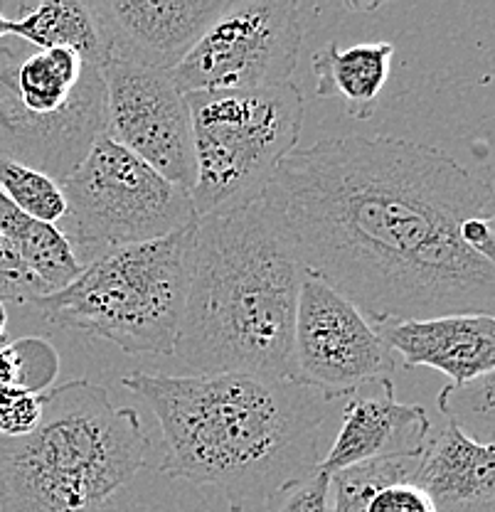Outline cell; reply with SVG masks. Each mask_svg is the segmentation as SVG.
<instances>
[{
	"label": "cell",
	"mask_w": 495,
	"mask_h": 512,
	"mask_svg": "<svg viewBox=\"0 0 495 512\" xmlns=\"http://www.w3.org/2000/svg\"><path fill=\"white\" fill-rule=\"evenodd\" d=\"M264 202L298 266L372 325L495 316V264L461 239L495 215L493 185L441 148L326 138L279 165Z\"/></svg>",
	"instance_id": "1"
},
{
	"label": "cell",
	"mask_w": 495,
	"mask_h": 512,
	"mask_svg": "<svg viewBox=\"0 0 495 512\" xmlns=\"http://www.w3.org/2000/svg\"><path fill=\"white\" fill-rule=\"evenodd\" d=\"M121 387L161 424V473L217 490L234 512L254 500L269 503L321 463L330 402L296 380L131 372Z\"/></svg>",
	"instance_id": "2"
},
{
	"label": "cell",
	"mask_w": 495,
	"mask_h": 512,
	"mask_svg": "<svg viewBox=\"0 0 495 512\" xmlns=\"http://www.w3.org/2000/svg\"><path fill=\"white\" fill-rule=\"evenodd\" d=\"M301 274L264 195L200 217L173 355L198 375L294 380Z\"/></svg>",
	"instance_id": "3"
},
{
	"label": "cell",
	"mask_w": 495,
	"mask_h": 512,
	"mask_svg": "<svg viewBox=\"0 0 495 512\" xmlns=\"http://www.w3.org/2000/svg\"><path fill=\"white\" fill-rule=\"evenodd\" d=\"M148 456L141 416L72 380L40 394L28 434H0V512H99Z\"/></svg>",
	"instance_id": "4"
},
{
	"label": "cell",
	"mask_w": 495,
	"mask_h": 512,
	"mask_svg": "<svg viewBox=\"0 0 495 512\" xmlns=\"http://www.w3.org/2000/svg\"><path fill=\"white\" fill-rule=\"evenodd\" d=\"M195 220L156 242L106 249L72 284L30 306L52 325L114 343L126 355H173L183 323Z\"/></svg>",
	"instance_id": "5"
},
{
	"label": "cell",
	"mask_w": 495,
	"mask_h": 512,
	"mask_svg": "<svg viewBox=\"0 0 495 512\" xmlns=\"http://www.w3.org/2000/svg\"><path fill=\"white\" fill-rule=\"evenodd\" d=\"M101 67L69 50L0 42V158L67 180L104 133Z\"/></svg>",
	"instance_id": "6"
},
{
	"label": "cell",
	"mask_w": 495,
	"mask_h": 512,
	"mask_svg": "<svg viewBox=\"0 0 495 512\" xmlns=\"http://www.w3.org/2000/svg\"><path fill=\"white\" fill-rule=\"evenodd\" d=\"M193 126L195 217L259 200L298 148L303 94L296 82L242 92L188 94Z\"/></svg>",
	"instance_id": "7"
},
{
	"label": "cell",
	"mask_w": 495,
	"mask_h": 512,
	"mask_svg": "<svg viewBox=\"0 0 495 512\" xmlns=\"http://www.w3.org/2000/svg\"><path fill=\"white\" fill-rule=\"evenodd\" d=\"M60 188L67 212L57 229L72 244L79 264L106 249L156 242L198 220L190 192L104 133Z\"/></svg>",
	"instance_id": "8"
},
{
	"label": "cell",
	"mask_w": 495,
	"mask_h": 512,
	"mask_svg": "<svg viewBox=\"0 0 495 512\" xmlns=\"http://www.w3.org/2000/svg\"><path fill=\"white\" fill-rule=\"evenodd\" d=\"M301 40L298 3L230 0L225 13L170 74L185 96L276 87L291 82Z\"/></svg>",
	"instance_id": "9"
},
{
	"label": "cell",
	"mask_w": 495,
	"mask_h": 512,
	"mask_svg": "<svg viewBox=\"0 0 495 512\" xmlns=\"http://www.w3.org/2000/svg\"><path fill=\"white\" fill-rule=\"evenodd\" d=\"M395 352L353 303L303 271L294 325V380L328 402L392 382Z\"/></svg>",
	"instance_id": "10"
},
{
	"label": "cell",
	"mask_w": 495,
	"mask_h": 512,
	"mask_svg": "<svg viewBox=\"0 0 495 512\" xmlns=\"http://www.w3.org/2000/svg\"><path fill=\"white\" fill-rule=\"evenodd\" d=\"M106 87L104 136L151 165L165 180L193 192L195 153L188 96L163 69L109 57L101 64Z\"/></svg>",
	"instance_id": "11"
},
{
	"label": "cell",
	"mask_w": 495,
	"mask_h": 512,
	"mask_svg": "<svg viewBox=\"0 0 495 512\" xmlns=\"http://www.w3.org/2000/svg\"><path fill=\"white\" fill-rule=\"evenodd\" d=\"M227 5L230 0H99L94 8L109 57L173 72Z\"/></svg>",
	"instance_id": "12"
},
{
	"label": "cell",
	"mask_w": 495,
	"mask_h": 512,
	"mask_svg": "<svg viewBox=\"0 0 495 512\" xmlns=\"http://www.w3.org/2000/svg\"><path fill=\"white\" fill-rule=\"evenodd\" d=\"M429 436L427 409L397 402L392 382L372 384L345 404L343 424L318 471L333 476L367 461L422 453Z\"/></svg>",
	"instance_id": "13"
},
{
	"label": "cell",
	"mask_w": 495,
	"mask_h": 512,
	"mask_svg": "<svg viewBox=\"0 0 495 512\" xmlns=\"http://www.w3.org/2000/svg\"><path fill=\"white\" fill-rule=\"evenodd\" d=\"M404 367H431L451 380L468 384L495 370V318L466 313L427 320L375 325Z\"/></svg>",
	"instance_id": "14"
},
{
	"label": "cell",
	"mask_w": 495,
	"mask_h": 512,
	"mask_svg": "<svg viewBox=\"0 0 495 512\" xmlns=\"http://www.w3.org/2000/svg\"><path fill=\"white\" fill-rule=\"evenodd\" d=\"M412 483L434 512H495V446L449 424L429 436Z\"/></svg>",
	"instance_id": "15"
},
{
	"label": "cell",
	"mask_w": 495,
	"mask_h": 512,
	"mask_svg": "<svg viewBox=\"0 0 495 512\" xmlns=\"http://www.w3.org/2000/svg\"><path fill=\"white\" fill-rule=\"evenodd\" d=\"M392 57L395 45L385 40L363 42L348 50H343L338 42H328L311 60L316 94L340 96L355 119H372L377 99L390 79Z\"/></svg>",
	"instance_id": "16"
},
{
	"label": "cell",
	"mask_w": 495,
	"mask_h": 512,
	"mask_svg": "<svg viewBox=\"0 0 495 512\" xmlns=\"http://www.w3.org/2000/svg\"><path fill=\"white\" fill-rule=\"evenodd\" d=\"M8 37L35 50H69L89 64L106 62V37L94 3L79 0H40L20 8L8 23Z\"/></svg>",
	"instance_id": "17"
},
{
	"label": "cell",
	"mask_w": 495,
	"mask_h": 512,
	"mask_svg": "<svg viewBox=\"0 0 495 512\" xmlns=\"http://www.w3.org/2000/svg\"><path fill=\"white\" fill-rule=\"evenodd\" d=\"M0 234L8 239L47 293L72 284L82 271L72 244L55 224L37 222L0 192Z\"/></svg>",
	"instance_id": "18"
},
{
	"label": "cell",
	"mask_w": 495,
	"mask_h": 512,
	"mask_svg": "<svg viewBox=\"0 0 495 512\" xmlns=\"http://www.w3.org/2000/svg\"><path fill=\"white\" fill-rule=\"evenodd\" d=\"M422 453L409 456H390L380 461H367L360 466H350L345 471L330 476V495H333V512H367V503L380 488L390 483L412 480L417 473Z\"/></svg>",
	"instance_id": "19"
},
{
	"label": "cell",
	"mask_w": 495,
	"mask_h": 512,
	"mask_svg": "<svg viewBox=\"0 0 495 512\" xmlns=\"http://www.w3.org/2000/svg\"><path fill=\"white\" fill-rule=\"evenodd\" d=\"M0 192L37 222L55 224L65 217L67 202L62 195L60 183L47 178L40 170L28 165L13 163V160L0 158Z\"/></svg>",
	"instance_id": "20"
},
{
	"label": "cell",
	"mask_w": 495,
	"mask_h": 512,
	"mask_svg": "<svg viewBox=\"0 0 495 512\" xmlns=\"http://www.w3.org/2000/svg\"><path fill=\"white\" fill-rule=\"evenodd\" d=\"M439 409L466 434L468 424L476 416V441L493 444V375L468 384H449L439 397Z\"/></svg>",
	"instance_id": "21"
},
{
	"label": "cell",
	"mask_w": 495,
	"mask_h": 512,
	"mask_svg": "<svg viewBox=\"0 0 495 512\" xmlns=\"http://www.w3.org/2000/svg\"><path fill=\"white\" fill-rule=\"evenodd\" d=\"M269 512H333L330 476L316 468L311 476L286 485L269 500Z\"/></svg>",
	"instance_id": "22"
},
{
	"label": "cell",
	"mask_w": 495,
	"mask_h": 512,
	"mask_svg": "<svg viewBox=\"0 0 495 512\" xmlns=\"http://www.w3.org/2000/svg\"><path fill=\"white\" fill-rule=\"evenodd\" d=\"M40 296H47V288L35 279L13 244L0 234V301L30 306Z\"/></svg>",
	"instance_id": "23"
},
{
	"label": "cell",
	"mask_w": 495,
	"mask_h": 512,
	"mask_svg": "<svg viewBox=\"0 0 495 512\" xmlns=\"http://www.w3.org/2000/svg\"><path fill=\"white\" fill-rule=\"evenodd\" d=\"M367 512H434V505L412 480H402L377 490L367 503Z\"/></svg>",
	"instance_id": "24"
},
{
	"label": "cell",
	"mask_w": 495,
	"mask_h": 512,
	"mask_svg": "<svg viewBox=\"0 0 495 512\" xmlns=\"http://www.w3.org/2000/svg\"><path fill=\"white\" fill-rule=\"evenodd\" d=\"M5 325H8V316H5V303L0 301V343L5 338Z\"/></svg>",
	"instance_id": "25"
},
{
	"label": "cell",
	"mask_w": 495,
	"mask_h": 512,
	"mask_svg": "<svg viewBox=\"0 0 495 512\" xmlns=\"http://www.w3.org/2000/svg\"><path fill=\"white\" fill-rule=\"evenodd\" d=\"M8 23H10V20L3 18V13H0V42H3L5 37H8Z\"/></svg>",
	"instance_id": "26"
}]
</instances>
